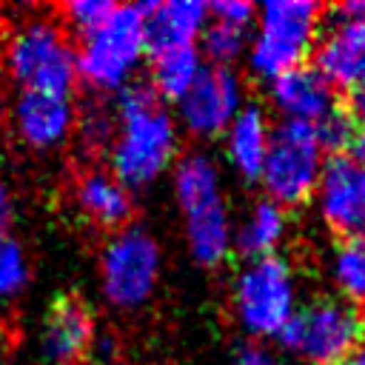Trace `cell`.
I'll return each instance as SVG.
<instances>
[{"label": "cell", "mask_w": 365, "mask_h": 365, "mask_svg": "<svg viewBox=\"0 0 365 365\" xmlns=\"http://www.w3.org/2000/svg\"><path fill=\"white\" fill-rule=\"evenodd\" d=\"M117 134L111 143V177L128 188L151 185L177 154V123L148 83L117 91Z\"/></svg>", "instance_id": "obj_1"}, {"label": "cell", "mask_w": 365, "mask_h": 365, "mask_svg": "<svg viewBox=\"0 0 365 365\" xmlns=\"http://www.w3.org/2000/svg\"><path fill=\"white\" fill-rule=\"evenodd\" d=\"M174 194L185 217L191 257L208 268L225 262L234 242V231L220 185V168L205 151H188L177 160Z\"/></svg>", "instance_id": "obj_2"}, {"label": "cell", "mask_w": 365, "mask_h": 365, "mask_svg": "<svg viewBox=\"0 0 365 365\" xmlns=\"http://www.w3.org/2000/svg\"><path fill=\"white\" fill-rule=\"evenodd\" d=\"M322 6L314 0H268L257 9V34L248 66L259 80L299 68L319 37Z\"/></svg>", "instance_id": "obj_3"}, {"label": "cell", "mask_w": 365, "mask_h": 365, "mask_svg": "<svg viewBox=\"0 0 365 365\" xmlns=\"http://www.w3.org/2000/svg\"><path fill=\"white\" fill-rule=\"evenodd\" d=\"M145 54L143 9L114 6L111 14L83 37L74 54L77 74L97 91H120L128 86L137 63Z\"/></svg>", "instance_id": "obj_4"}, {"label": "cell", "mask_w": 365, "mask_h": 365, "mask_svg": "<svg viewBox=\"0 0 365 365\" xmlns=\"http://www.w3.org/2000/svg\"><path fill=\"white\" fill-rule=\"evenodd\" d=\"M322 171V148L314 125L282 120L271 128V145L259 171L262 188L282 211L314 197Z\"/></svg>", "instance_id": "obj_5"}, {"label": "cell", "mask_w": 365, "mask_h": 365, "mask_svg": "<svg viewBox=\"0 0 365 365\" xmlns=\"http://www.w3.org/2000/svg\"><path fill=\"white\" fill-rule=\"evenodd\" d=\"M234 311L240 325L251 336H279V331L297 311V285L291 265L277 254L251 259L237 277Z\"/></svg>", "instance_id": "obj_6"}, {"label": "cell", "mask_w": 365, "mask_h": 365, "mask_svg": "<svg viewBox=\"0 0 365 365\" xmlns=\"http://www.w3.org/2000/svg\"><path fill=\"white\" fill-rule=\"evenodd\" d=\"M365 334L359 311L342 299H319L294 311L279 331V342L311 365H336L345 359Z\"/></svg>", "instance_id": "obj_7"}, {"label": "cell", "mask_w": 365, "mask_h": 365, "mask_svg": "<svg viewBox=\"0 0 365 365\" xmlns=\"http://www.w3.org/2000/svg\"><path fill=\"white\" fill-rule=\"evenodd\" d=\"M6 66L11 77L29 91L68 97L77 80L74 51L66 40V31L51 20L26 23L6 48Z\"/></svg>", "instance_id": "obj_8"}, {"label": "cell", "mask_w": 365, "mask_h": 365, "mask_svg": "<svg viewBox=\"0 0 365 365\" xmlns=\"http://www.w3.org/2000/svg\"><path fill=\"white\" fill-rule=\"evenodd\" d=\"M160 242L143 228L128 225L117 231L106 248L100 262L103 294L114 308L134 311L148 302L160 279Z\"/></svg>", "instance_id": "obj_9"}, {"label": "cell", "mask_w": 365, "mask_h": 365, "mask_svg": "<svg viewBox=\"0 0 365 365\" xmlns=\"http://www.w3.org/2000/svg\"><path fill=\"white\" fill-rule=\"evenodd\" d=\"M322 222L342 240L365 237V168L351 154H331L317 180Z\"/></svg>", "instance_id": "obj_10"}, {"label": "cell", "mask_w": 365, "mask_h": 365, "mask_svg": "<svg viewBox=\"0 0 365 365\" xmlns=\"http://www.w3.org/2000/svg\"><path fill=\"white\" fill-rule=\"evenodd\" d=\"M180 117L182 125L197 137L222 134L231 120L240 114L242 103V80L234 68L225 66H202L191 88L182 94Z\"/></svg>", "instance_id": "obj_11"}, {"label": "cell", "mask_w": 365, "mask_h": 365, "mask_svg": "<svg viewBox=\"0 0 365 365\" xmlns=\"http://www.w3.org/2000/svg\"><path fill=\"white\" fill-rule=\"evenodd\" d=\"M314 71L334 88H351L365 80V17L345 6L314 43Z\"/></svg>", "instance_id": "obj_12"}, {"label": "cell", "mask_w": 365, "mask_h": 365, "mask_svg": "<svg viewBox=\"0 0 365 365\" xmlns=\"http://www.w3.org/2000/svg\"><path fill=\"white\" fill-rule=\"evenodd\" d=\"M140 9H143L145 51L151 54L194 46L208 23V6L200 0L143 3Z\"/></svg>", "instance_id": "obj_13"}, {"label": "cell", "mask_w": 365, "mask_h": 365, "mask_svg": "<svg viewBox=\"0 0 365 365\" xmlns=\"http://www.w3.org/2000/svg\"><path fill=\"white\" fill-rule=\"evenodd\" d=\"M271 103L282 120L317 125L336 108V94L314 68L299 66L271 80Z\"/></svg>", "instance_id": "obj_14"}, {"label": "cell", "mask_w": 365, "mask_h": 365, "mask_svg": "<svg viewBox=\"0 0 365 365\" xmlns=\"http://www.w3.org/2000/svg\"><path fill=\"white\" fill-rule=\"evenodd\" d=\"M94 339V319L83 299L57 297L43 322V354L54 365H71L86 356Z\"/></svg>", "instance_id": "obj_15"}, {"label": "cell", "mask_w": 365, "mask_h": 365, "mask_svg": "<svg viewBox=\"0 0 365 365\" xmlns=\"http://www.w3.org/2000/svg\"><path fill=\"white\" fill-rule=\"evenodd\" d=\"M14 125L29 145L54 148L74 128V106L63 94L23 88V94L14 103Z\"/></svg>", "instance_id": "obj_16"}, {"label": "cell", "mask_w": 365, "mask_h": 365, "mask_svg": "<svg viewBox=\"0 0 365 365\" xmlns=\"http://www.w3.org/2000/svg\"><path fill=\"white\" fill-rule=\"evenodd\" d=\"M222 134H225V154L234 171L242 180H259L271 145V125L265 111L259 106H242Z\"/></svg>", "instance_id": "obj_17"}, {"label": "cell", "mask_w": 365, "mask_h": 365, "mask_svg": "<svg viewBox=\"0 0 365 365\" xmlns=\"http://www.w3.org/2000/svg\"><path fill=\"white\" fill-rule=\"evenodd\" d=\"M77 208L103 228H117L131 217V197L128 191L106 171H86L77 177L74 185Z\"/></svg>", "instance_id": "obj_18"}, {"label": "cell", "mask_w": 365, "mask_h": 365, "mask_svg": "<svg viewBox=\"0 0 365 365\" xmlns=\"http://www.w3.org/2000/svg\"><path fill=\"white\" fill-rule=\"evenodd\" d=\"M282 237H285V211L271 200H259L237 228L234 245L240 248L242 257L259 259V257H271L279 248Z\"/></svg>", "instance_id": "obj_19"}, {"label": "cell", "mask_w": 365, "mask_h": 365, "mask_svg": "<svg viewBox=\"0 0 365 365\" xmlns=\"http://www.w3.org/2000/svg\"><path fill=\"white\" fill-rule=\"evenodd\" d=\"M200 68H202V63H200L197 46L160 51V54H151V83L148 86L154 88V94L160 100L180 103L182 94L197 80Z\"/></svg>", "instance_id": "obj_20"}, {"label": "cell", "mask_w": 365, "mask_h": 365, "mask_svg": "<svg viewBox=\"0 0 365 365\" xmlns=\"http://www.w3.org/2000/svg\"><path fill=\"white\" fill-rule=\"evenodd\" d=\"M74 131L86 157H103L111 151L117 134V114L103 97L94 94L80 106V111H74Z\"/></svg>", "instance_id": "obj_21"}, {"label": "cell", "mask_w": 365, "mask_h": 365, "mask_svg": "<svg viewBox=\"0 0 365 365\" xmlns=\"http://www.w3.org/2000/svg\"><path fill=\"white\" fill-rule=\"evenodd\" d=\"M331 277L348 305H365V237L342 240L334 248Z\"/></svg>", "instance_id": "obj_22"}, {"label": "cell", "mask_w": 365, "mask_h": 365, "mask_svg": "<svg viewBox=\"0 0 365 365\" xmlns=\"http://www.w3.org/2000/svg\"><path fill=\"white\" fill-rule=\"evenodd\" d=\"M245 34L242 29H231L225 23L211 20L202 29V48L211 57V66H225L231 68V63L245 51Z\"/></svg>", "instance_id": "obj_23"}, {"label": "cell", "mask_w": 365, "mask_h": 365, "mask_svg": "<svg viewBox=\"0 0 365 365\" xmlns=\"http://www.w3.org/2000/svg\"><path fill=\"white\" fill-rule=\"evenodd\" d=\"M314 131H317L319 148H331L334 154H345V148L354 145V140H356V125L348 117V111L339 108V106L322 123H317Z\"/></svg>", "instance_id": "obj_24"}, {"label": "cell", "mask_w": 365, "mask_h": 365, "mask_svg": "<svg viewBox=\"0 0 365 365\" xmlns=\"http://www.w3.org/2000/svg\"><path fill=\"white\" fill-rule=\"evenodd\" d=\"M26 259H23V251L17 242L11 240H0V302L9 299L11 294H17L23 285H26Z\"/></svg>", "instance_id": "obj_25"}, {"label": "cell", "mask_w": 365, "mask_h": 365, "mask_svg": "<svg viewBox=\"0 0 365 365\" xmlns=\"http://www.w3.org/2000/svg\"><path fill=\"white\" fill-rule=\"evenodd\" d=\"M111 9H114V3H108V0H74V3L63 6V20L80 37H86L111 14Z\"/></svg>", "instance_id": "obj_26"}, {"label": "cell", "mask_w": 365, "mask_h": 365, "mask_svg": "<svg viewBox=\"0 0 365 365\" xmlns=\"http://www.w3.org/2000/svg\"><path fill=\"white\" fill-rule=\"evenodd\" d=\"M208 17L217 23H225L231 29L248 31L251 23H257V6L248 0H217L208 6Z\"/></svg>", "instance_id": "obj_27"}, {"label": "cell", "mask_w": 365, "mask_h": 365, "mask_svg": "<svg viewBox=\"0 0 365 365\" xmlns=\"http://www.w3.org/2000/svg\"><path fill=\"white\" fill-rule=\"evenodd\" d=\"M86 354H88L94 362H100V365H111V359H114V354H117V339H114V336H108V334L94 336Z\"/></svg>", "instance_id": "obj_28"}, {"label": "cell", "mask_w": 365, "mask_h": 365, "mask_svg": "<svg viewBox=\"0 0 365 365\" xmlns=\"http://www.w3.org/2000/svg\"><path fill=\"white\" fill-rule=\"evenodd\" d=\"M348 117L354 120V125L365 128V80H359L356 86L348 88Z\"/></svg>", "instance_id": "obj_29"}, {"label": "cell", "mask_w": 365, "mask_h": 365, "mask_svg": "<svg viewBox=\"0 0 365 365\" xmlns=\"http://www.w3.org/2000/svg\"><path fill=\"white\" fill-rule=\"evenodd\" d=\"M237 365H279L277 356L271 351H265L262 345H248L237 354Z\"/></svg>", "instance_id": "obj_30"}, {"label": "cell", "mask_w": 365, "mask_h": 365, "mask_svg": "<svg viewBox=\"0 0 365 365\" xmlns=\"http://www.w3.org/2000/svg\"><path fill=\"white\" fill-rule=\"evenodd\" d=\"M9 217H11V202H9V194H6V188H3V182H0V240H3V234H6Z\"/></svg>", "instance_id": "obj_31"}, {"label": "cell", "mask_w": 365, "mask_h": 365, "mask_svg": "<svg viewBox=\"0 0 365 365\" xmlns=\"http://www.w3.org/2000/svg\"><path fill=\"white\" fill-rule=\"evenodd\" d=\"M336 365H365V345H356L345 359H339Z\"/></svg>", "instance_id": "obj_32"}, {"label": "cell", "mask_w": 365, "mask_h": 365, "mask_svg": "<svg viewBox=\"0 0 365 365\" xmlns=\"http://www.w3.org/2000/svg\"><path fill=\"white\" fill-rule=\"evenodd\" d=\"M351 157L365 168V131L356 134V140H354V154H351Z\"/></svg>", "instance_id": "obj_33"}, {"label": "cell", "mask_w": 365, "mask_h": 365, "mask_svg": "<svg viewBox=\"0 0 365 365\" xmlns=\"http://www.w3.org/2000/svg\"><path fill=\"white\" fill-rule=\"evenodd\" d=\"M345 9L354 11V14H359V17H365V3H345Z\"/></svg>", "instance_id": "obj_34"}, {"label": "cell", "mask_w": 365, "mask_h": 365, "mask_svg": "<svg viewBox=\"0 0 365 365\" xmlns=\"http://www.w3.org/2000/svg\"><path fill=\"white\" fill-rule=\"evenodd\" d=\"M6 26V17H3V9H0V29Z\"/></svg>", "instance_id": "obj_35"}]
</instances>
